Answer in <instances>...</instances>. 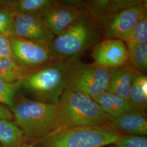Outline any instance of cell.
I'll return each mask as SVG.
<instances>
[{"label": "cell", "instance_id": "6da1fadb", "mask_svg": "<svg viewBox=\"0 0 147 147\" xmlns=\"http://www.w3.org/2000/svg\"><path fill=\"white\" fill-rule=\"evenodd\" d=\"M110 118L89 96L64 89L58 104L57 131L79 127L115 128Z\"/></svg>", "mask_w": 147, "mask_h": 147}, {"label": "cell", "instance_id": "7a4b0ae2", "mask_svg": "<svg viewBox=\"0 0 147 147\" xmlns=\"http://www.w3.org/2000/svg\"><path fill=\"white\" fill-rule=\"evenodd\" d=\"M102 39L99 21L84 13L62 34L55 37L47 47L53 58L67 61L80 58Z\"/></svg>", "mask_w": 147, "mask_h": 147}, {"label": "cell", "instance_id": "3957f363", "mask_svg": "<svg viewBox=\"0 0 147 147\" xmlns=\"http://www.w3.org/2000/svg\"><path fill=\"white\" fill-rule=\"evenodd\" d=\"M14 123L25 138L44 139L58 127V105L30 100L22 96L11 109Z\"/></svg>", "mask_w": 147, "mask_h": 147}, {"label": "cell", "instance_id": "277c9868", "mask_svg": "<svg viewBox=\"0 0 147 147\" xmlns=\"http://www.w3.org/2000/svg\"><path fill=\"white\" fill-rule=\"evenodd\" d=\"M66 61L55 58L40 68L28 73L20 81V90L36 101L58 105L65 89Z\"/></svg>", "mask_w": 147, "mask_h": 147}, {"label": "cell", "instance_id": "5b68a950", "mask_svg": "<svg viewBox=\"0 0 147 147\" xmlns=\"http://www.w3.org/2000/svg\"><path fill=\"white\" fill-rule=\"evenodd\" d=\"M110 70L95 63H84L79 58L66 61L65 89L94 99L107 91Z\"/></svg>", "mask_w": 147, "mask_h": 147}, {"label": "cell", "instance_id": "8992f818", "mask_svg": "<svg viewBox=\"0 0 147 147\" xmlns=\"http://www.w3.org/2000/svg\"><path fill=\"white\" fill-rule=\"evenodd\" d=\"M119 133L115 128L74 127L53 132L44 143L45 147H105L115 144Z\"/></svg>", "mask_w": 147, "mask_h": 147}, {"label": "cell", "instance_id": "52a82bcc", "mask_svg": "<svg viewBox=\"0 0 147 147\" xmlns=\"http://www.w3.org/2000/svg\"><path fill=\"white\" fill-rule=\"evenodd\" d=\"M146 13L147 1H141L129 8L106 16L98 20L103 39H116L124 42Z\"/></svg>", "mask_w": 147, "mask_h": 147}, {"label": "cell", "instance_id": "ba28073f", "mask_svg": "<svg viewBox=\"0 0 147 147\" xmlns=\"http://www.w3.org/2000/svg\"><path fill=\"white\" fill-rule=\"evenodd\" d=\"M11 58L28 73L55 58L47 45L18 37H10Z\"/></svg>", "mask_w": 147, "mask_h": 147}, {"label": "cell", "instance_id": "9c48e42d", "mask_svg": "<svg viewBox=\"0 0 147 147\" xmlns=\"http://www.w3.org/2000/svg\"><path fill=\"white\" fill-rule=\"evenodd\" d=\"M11 37H18L48 45L55 36L48 28L42 14L13 13Z\"/></svg>", "mask_w": 147, "mask_h": 147}, {"label": "cell", "instance_id": "30bf717a", "mask_svg": "<svg viewBox=\"0 0 147 147\" xmlns=\"http://www.w3.org/2000/svg\"><path fill=\"white\" fill-rule=\"evenodd\" d=\"M84 12L65 1L52 0L42 13L50 31L55 37L62 34L84 15Z\"/></svg>", "mask_w": 147, "mask_h": 147}, {"label": "cell", "instance_id": "8fae6325", "mask_svg": "<svg viewBox=\"0 0 147 147\" xmlns=\"http://www.w3.org/2000/svg\"><path fill=\"white\" fill-rule=\"evenodd\" d=\"M91 55L94 63L110 70L129 63L127 47L120 39H102L93 47Z\"/></svg>", "mask_w": 147, "mask_h": 147}, {"label": "cell", "instance_id": "7c38bea8", "mask_svg": "<svg viewBox=\"0 0 147 147\" xmlns=\"http://www.w3.org/2000/svg\"><path fill=\"white\" fill-rule=\"evenodd\" d=\"M110 121L118 131L146 136L147 117L145 112L133 110L121 116L110 117Z\"/></svg>", "mask_w": 147, "mask_h": 147}, {"label": "cell", "instance_id": "4fadbf2b", "mask_svg": "<svg viewBox=\"0 0 147 147\" xmlns=\"http://www.w3.org/2000/svg\"><path fill=\"white\" fill-rule=\"evenodd\" d=\"M135 71V69L129 63L119 68L110 70L107 91L117 95L129 101Z\"/></svg>", "mask_w": 147, "mask_h": 147}, {"label": "cell", "instance_id": "5bb4252c", "mask_svg": "<svg viewBox=\"0 0 147 147\" xmlns=\"http://www.w3.org/2000/svg\"><path fill=\"white\" fill-rule=\"evenodd\" d=\"M93 100L102 111L111 118L135 110L130 102L121 96L106 91Z\"/></svg>", "mask_w": 147, "mask_h": 147}, {"label": "cell", "instance_id": "9a60e30c", "mask_svg": "<svg viewBox=\"0 0 147 147\" xmlns=\"http://www.w3.org/2000/svg\"><path fill=\"white\" fill-rule=\"evenodd\" d=\"M52 0H0V6L12 13L42 14Z\"/></svg>", "mask_w": 147, "mask_h": 147}, {"label": "cell", "instance_id": "2e32d148", "mask_svg": "<svg viewBox=\"0 0 147 147\" xmlns=\"http://www.w3.org/2000/svg\"><path fill=\"white\" fill-rule=\"evenodd\" d=\"M129 101L137 110L144 111L147 107V76L135 70L130 90Z\"/></svg>", "mask_w": 147, "mask_h": 147}, {"label": "cell", "instance_id": "e0dca14e", "mask_svg": "<svg viewBox=\"0 0 147 147\" xmlns=\"http://www.w3.org/2000/svg\"><path fill=\"white\" fill-rule=\"evenodd\" d=\"M24 132L10 120L0 119V144L2 147H20Z\"/></svg>", "mask_w": 147, "mask_h": 147}, {"label": "cell", "instance_id": "ac0fdd59", "mask_svg": "<svg viewBox=\"0 0 147 147\" xmlns=\"http://www.w3.org/2000/svg\"><path fill=\"white\" fill-rule=\"evenodd\" d=\"M27 73L11 57L0 58V80L14 83L21 81Z\"/></svg>", "mask_w": 147, "mask_h": 147}, {"label": "cell", "instance_id": "d6986e66", "mask_svg": "<svg viewBox=\"0 0 147 147\" xmlns=\"http://www.w3.org/2000/svg\"><path fill=\"white\" fill-rule=\"evenodd\" d=\"M129 52V63L137 71L147 73V42L127 47Z\"/></svg>", "mask_w": 147, "mask_h": 147}, {"label": "cell", "instance_id": "ffe728a7", "mask_svg": "<svg viewBox=\"0 0 147 147\" xmlns=\"http://www.w3.org/2000/svg\"><path fill=\"white\" fill-rule=\"evenodd\" d=\"M126 47L147 42V16L144 13L124 41Z\"/></svg>", "mask_w": 147, "mask_h": 147}, {"label": "cell", "instance_id": "44dd1931", "mask_svg": "<svg viewBox=\"0 0 147 147\" xmlns=\"http://www.w3.org/2000/svg\"><path fill=\"white\" fill-rule=\"evenodd\" d=\"M20 89V81L7 83L0 80V104L5 105L11 109Z\"/></svg>", "mask_w": 147, "mask_h": 147}, {"label": "cell", "instance_id": "7402d4cb", "mask_svg": "<svg viewBox=\"0 0 147 147\" xmlns=\"http://www.w3.org/2000/svg\"><path fill=\"white\" fill-rule=\"evenodd\" d=\"M115 145L126 147H147V137L132 134H121Z\"/></svg>", "mask_w": 147, "mask_h": 147}, {"label": "cell", "instance_id": "603a6c76", "mask_svg": "<svg viewBox=\"0 0 147 147\" xmlns=\"http://www.w3.org/2000/svg\"><path fill=\"white\" fill-rule=\"evenodd\" d=\"M13 22V13L0 6V33L11 37Z\"/></svg>", "mask_w": 147, "mask_h": 147}, {"label": "cell", "instance_id": "cb8c5ba5", "mask_svg": "<svg viewBox=\"0 0 147 147\" xmlns=\"http://www.w3.org/2000/svg\"><path fill=\"white\" fill-rule=\"evenodd\" d=\"M11 57L10 37L0 33V58Z\"/></svg>", "mask_w": 147, "mask_h": 147}, {"label": "cell", "instance_id": "d4e9b609", "mask_svg": "<svg viewBox=\"0 0 147 147\" xmlns=\"http://www.w3.org/2000/svg\"><path fill=\"white\" fill-rule=\"evenodd\" d=\"M13 118L11 110L5 105L0 104V119L11 120Z\"/></svg>", "mask_w": 147, "mask_h": 147}, {"label": "cell", "instance_id": "484cf974", "mask_svg": "<svg viewBox=\"0 0 147 147\" xmlns=\"http://www.w3.org/2000/svg\"><path fill=\"white\" fill-rule=\"evenodd\" d=\"M20 147H33V145L31 144L24 143V144H22Z\"/></svg>", "mask_w": 147, "mask_h": 147}, {"label": "cell", "instance_id": "4316f807", "mask_svg": "<svg viewBox=\"0 0 147 147\" xmlns=\"http://www.w3.org/2000/svg\"><path fill=\"white\" fill-rule=\"evenodd\" d=\"M115 147H126L123 146H120V145H115Z\"/></svg>", "mask_w": 147, "mask_h": 147}, {"label": "cell", "instance_id": "83f0119b", "mask_svg": "<svg viewBox=\"0 0 147 147\" xmlns=\"http://www.w3.org/2000/svg\"><path fill=\"white\" fill-rule=\"evenodd\" d=\"M0 147H2V146H1V144H0Z\"/></svg>", "mask_w": 147, "mask_h": 147}]
</instances>
